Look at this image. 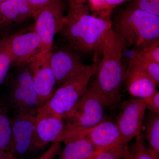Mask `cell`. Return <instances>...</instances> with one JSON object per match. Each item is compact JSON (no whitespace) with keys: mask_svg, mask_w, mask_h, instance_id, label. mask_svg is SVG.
I'll return each mask as SVG.
<instances>
[{"mask_svg":"<svg viewBox=\"0 0 159 159\" xmlns=\"http://www.w3.org/2000/svg\"><path fill=\"white\" fill-rule=\"evenodd\" d=\"M125 43L112 28L102 46L100 61L96 79L107 107L115 106L120 102L124 71L121 62Z\"/></svg>","mask_w":159,"mask_h":159,"instance_id":"7a4b0ae2","label":"cell"},{"mask_svg":"<svg viewBox=\"0 0 159 159\" xmlns=\"http://www.w3.org/2000/svg\"><path fill=\"white\" fill-rule=\"evenodd\" d=\"M38 137L43 145L59 142L65 130L62 119L52 116H36Z\"/></svg>","mask_w":159,"mask_h":159,"instance_id":"2e32d148","label":"cell"},{"mask_svg":"<svg viewBox=\"0 0 159 159\" xmlns=\"http://www.w3.org/2000/svg\"><path fill=\"white\" fill-rule=\"evenodd\" d=\"M86 137L97 149L108 148L122 142L117 124L104 119L91 128Z\"/></svg>","mask_w":159,"mask_h":159,"instance_id":"5bb4252c","label":"cell"},{"mask_svg":"<svg viewBox=\"0 0 159 159\" xmlns=\"http://www.w3.org/2000/svg\"><path fill=\"white\" fill-rule=\"evenodd\" d=\"M113 31L129 46L140 49L159 39V16L133 6L122 10L112 22Z\"/></svg>","mask_w":159,"mask_h":159,"instance_id":"277c9868","label":"cell"},{"mask_svg":"<svg viewBox=\"0 0 159 159\" xmlns=\"http://www.w3.org/2000/svg\"><path fill=\"white\" fill-rule=\"evenodd\" d=\"M13 80L9 92L10 103L15 115L37 114L38 98L29 66H23Z\"/></svg>","mask_w":159,"mask_h":159,"instance_id":"52a82bcc","label":"cell"},{"mask_svg":"<svg viewBox=\"0 0 159 159\" xmlns=\"http://www.w3.org/2000/svg\"><path fill=\"white\" fill-rule=\"evenodd\" d=\"M132 6L159 16V0H134Z\"/></svg>","mask_w":159,"mask_h":159,"instance_id":"d4e9b609","label":"cell"},{"mask_svg":"<svg viewBox=\"0 0 159 159\" xmlns=\"http://www.w3.org/2000/svg\"><path fill=\"white\" fill-rule=\"evenodd\" d=\"M55 90L45 104L38 109L36 116H52L63 119L74 107L87 89L91 77L96 74L100 61L96 56Z\"/></svg>","mask_w":159,"mask_h":159,"instance_id":"3957f363","label":"cell"},{"mask_svg":"<svg viewBox=\"0 0 159 159\" xmlns=\"http://www.w3.org/2000/svg\"><path fill=\"white\" fill-rule=\"evenodd\" d=\"M34 14V17L38 11L45 6L57 0H27Z\"/></svg>","mask_w":159,"mask_h":159,"instance_id":"f1b7e54d","label":"cell"},{"mask_svg":"<svg viewBox=\"0 0 159 159\" xmlns=\"http://www.w3.org/2000/svg\"><path fill=\"white\" fill-rule=\"evenodd\" d=\"M65 7L62 0H57L41 9L34 18L33 31L40 38L43 53L52 51L54 36L64 22Z\"/></svg>","mask_w":159,"mask_h":159,"instance_id":"8992f818","label":"cell"},{"mask_svg":"<svg viewBox=\"0 0 159 159\" xmlns=\"http://www.w3.org/2000/svg\"><path fill=\"white\" fill-rule=\"evenodd\" d=\"M154 80L158 86L159 84V63L147 59L140 55L134 50L131 57Z\"/></svg>","mask_w":159,"mask_h":159,"instance_id":"ffe728a7","label":"cell"},{"mask_svg":"<svg viewBox=\"0 0 159 159\" xmlns=\"http://www.w3.org/2000/svg\"><path fill=\"white\" fill-rule=\"evenodd\" d=\"M146 107L142 99H133L122 103L117 119L122 143L128 144L141 134Z\"/></svg>","mask_w":159,"mask_h":159,"instance_id":"8fae6325","label":"cell"},{"mask_svg":"<svg viewBox=\"0 0 159 159\" xmlns=\"http://www.w3.org/2000/svg\"><path fill=\"white\" fill-rule=\"evenodd\" d=\"M146 107L152 113L159 115V92L156 91L150 96L142 99Z\"/></svg>","mask_w":159,"mask_h":159,"instance_id":"484cf974","label":"cell"},{"mask_svg":"<svg viewBox=\"0 0 159 159\" xmlns=\"http://www.w3.org/2000/svg\"><path fill=\"white\" fill-rule=\"evenodd\" d=\"M11 129L7 106L0 101V149L4 152H11Z\"/></svg>","mask_w":159,"mask_h":159,"instance_id":"ac0fdd59","label":"cell"},{"mask_svg":"<svg viewBox=\"0 0 159 159\" xmlns=\"http://www.w3.org/2000/svg\"><path fill=\"white\" fill-rule=\"evenodd\" d=\"M112 28L111 16L67 15L60 32L72 50L84 54L95 52L98 56Z\"/></svg>","mask_w":159,"mask_h":159,"instance_id":"6da1fadb","label":"cell"},{"mask_svg":"<svg viewBox=\"0 0 159 159\" xmlns=\"http://www.w3.org/2000/svg\"><path fill=\"white\" fill-rule=\"evenodd\" d=\"M11 119V145L10 152L23 157L43 147L38 137L36 116L15 115Z\"/></svg>","mask_w":159,"mask_h":159,"instance_id":"ba28073f","label":"cell"},{"mask_svg":"<svg viewBox=\"0 0 159 159\" xmlns=\"http://www.w3.org/2000/svg\"><path fill=\"white\" fill-rule=\"evenodd\" d=\"M135 51L143 57L159 63V39Z\"/></svg>","mask_w":159,"mask_h":159,"instance_id":"cb8c5ba5","label":"cell"},{"mask_svg":"<svg viewBox=\"0 0 159 159\" xmlns=\"http://www.w3.org/2000/svg\"><path fill=\"white\" fill-rule=\"evenodd\" d=\"M129 154L128 145L122 142L106 149L96 159H128Z\"/></svg>","mask_w":159,"mask_h":159,"instance_id":"44dd1931","label":"cell"},{"mask_svg":"<svg viewBox=\"0 0 159 159\" xmlns=\"http://www.w3.org/2000/svg\"><path fill=\"white\" fill-rule=\"evenodd\" d=\"M124 80L129 93L133 97L144 99L157 91V85L154 80L132 57Z\"/></svg>","mask_w":159,"mask_h":159,"instance_id":"7c38bea8","label":"cell"},{"mask_svg":"<svg viewBox=\"0 0 159 159\" xmlns=\"http://www.w3.org/2000/svg\"><path fill=\"white\" fill-rule=\"evenodd\" d=\"M1 43H2V39H0V46H1Z\"/></svg>","mask_w":159,"mask_h":159,"instance_id":"836d02e7","label":"cell"},{"mask_svg":"<svg viewBox=\"0 0 159 159\" xmlns=\"http://www.w3.org/2000/svg\"><path fill=\"white\" fill-rule=\"evenodd\" d=\"M146 135L151 154L154 159H159V115L152 113L148 118Z\"/></svg>","mask_w":159,"mask_h":159,"instance_id":"d6986e66","label":"cell"},{"mask_svg":"<svg viewBox=\"0 0 159 159\" xmlns=\"http://www.w3.org/2000/svg\"><path fill=\"white\" fill-rule=\"evenodd\" d=\"M58 159H84L97 150L87 137L65 144Z\"/></svg>","mask_w":159,"mask_h":159,"instance_id":"e0dca14e","label":"cell"},{"mask_svg":"<svg viewBox=\"0 0 159 159\" xmlns=\"http://www.w3.org/2000/svg\"><path fill=\"white\" fill-rule=\"evenodd\" d=\"M89 8L98 14L102 12L105 0H88Z\"/></svg>","mask_w":159,"mask_h":159,"instance_id":"f546056e","label":"cell"},{"mask_svg":"<svg viewBox=\"0 0 159 159\" xmlns=\"http://www.w3.org/2000/svg\"><path fill=\"white\" fill-rule=\"evenodd\" d=\"M107 104L96 80L62 119L65 130L86 133L104 119Z\"/></svg>","mask_w":159,"mask_h":159,"instance_id":"5b68a950","label":"cell"},{"mask_svg":"<svg viewBox=\"0 0 159 159\" xmlns=\"http://www.w3.org/2000/svg\"><path fill=\"white\" fill-rule=\"evenodd\" d=\"M60 142H53L48 150L36 159H53L57 155L60 154L61 149V145Z\"/></svg>","mask_w":159,"mask_h":159,"instance_id":"4316f807","label":"cell"},{"mask_svg":"<svg viewBox=\"0 0 159 159\" xmlns=\"http://www.w3.org/2000/svg\"><path fill=\"white\" fill-rule=\"evenodd\" d=\"M107 149V148L97 149V150L95 151L93 153H91L89 156H88L87 157L84 159H96V158H97L100 154L102 153V152H103L104 150H105L106 149Z\"/></svg>","mask_w":159,"mask_h":159,"instance_id":"4dcf8cb0","label":"cell"},{"mask_svg":"<svg viewBox=\"0 0 159 159\" xmlns=\"http://www.w3.org/2000/svg\"><path fill=\"white\" fill-rule=\"evenodd\" d=\"M130 0H105L102 12L99 15H111L112 10L120 4Z\"/></svg>","mask_w":159,"mask_h":159,"instance_id":"83f0119b","label":"cell"},{"mask_svg":"<svg viewBox=\"0 0 159 159\" xmlns=\"http://www.w3.org/2000/svg\"><path fill=\"white\" fill-rule=\"evenodd\" d=\"M0 159H18L17 157L10 152H6L3 153Z\"/></svg>","mask_w":159,"mask_h":159,"instance_id":"1f68e13d","label":"cell"},{"mask_svg":"<svg viewBox=\"0 0 159 159\" xmlns=\"http://www.w3.org/2000/svg\"><path fill=\"white\" fill-rule=\"evenodd\" d=\"M34 16L27 0H8L0 4V27L22 23Z\"/></svg>","mask_w":159,"mask_h":159,"instance_id":"9a60e30c","label":"cell"},{"mask_svg":"<svg viewBox=\"0 0 159 159\" xmlns=\"http://www.w3.org/2000/svg\"><path fill=\"white\" fill-rule=\"evenodd\" d=\"M4 152H3L2 150H1V149H0V158H1V157H2V154Z\"/></svg>","mask_w":159,"mask_h":159,"instance_id":"d6a6232c","label":"cell"},{"mask_svg":"<svg viewBox=\"0 0 159 159\" xmlns=\"http://www.w3.org/2000/svg\"><path fill=\"white\" fill-rule=\"evenodd\" d=\"M50 64L59 87L85 66L79 54L67 49L52 52Z\"/></svg>","mask_w":159,"mask_h":159,"instance_id":"4fadbf2b","label":"cell"},{"mask_svg":"<svg viewBox=\"0 0 159 159\" xmlns=\"http://www.w3.org/2000/svg\"><path fill=\"white\" fill-rule=\"evenodd\" d=\"M12 65V59L5 39H2L0 46V84L6 79L9 69Z\"/></svg>","mask_w":159,"mask_h":159,"instance_id":"7402d4cb","label":"cell"},{"mask_svg":"<svg viewBox=\"0 0 159 159\" xmlns=\"http://www.w3.org/2000/svg\"><path fill=\"white\" fill-rule=\"evenodd\" d=\"M12 61V66L29 64L43 53L41 41L34 31L5 38Z\"/></svg>","mask_w":159,"mask_h":159,"instance_id":"30bf717a","label":"cell"},{"mask_svg":"<svg viewBox=\"0 0 159 159\" xmlns=\"http://www.w3.org/2000/svg\"><path fill=\"white\" fill-rule=\"evenodd\" d=\"M135 143L129 151L128 159H154L148 148L145 146L141 134L136 137Z\"/></svg>","mask_w":159,"mask_h":159,"instance_id":"603a6c76","label":"cell"},{"mask_svg":"<svg viewBox=\"0 0 159 159\" xmlns=\"http://www.w3.org/2000/svg\"><path fill=\"white\" fill-rule=\"evenodd\" d=\"M51 53H42L28 66L37 94L38 109L45 104L56 90V78L50 64Z\"/></svg>","mask_w":159,"mask_h":159,"instance_id":"9c48e42d","label":"cell"}]
</instances>
